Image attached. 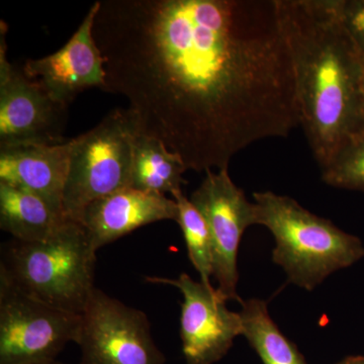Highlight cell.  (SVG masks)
<instances>
[{
	"instance_id": "9c48e42d",
	"label": "cell",
	"mask_w": 364,
	"mask_h": 364,
	"mask_svg": "<svg viewBox=\"0 0 364 364\" xmlns=\"http://www.w3.org/2000/svg\"><path fill=\"white\" fill-rule=\"evenodd\" d=\"M191 200L202 213L210 229L213 277L217 280V289L227 301L242 303L237 294V258L244 232L257 225L255 203L249 202L244 191L234 183L228 168L217 172L208 170Z\"/></svg>"
},
{
	"instance_id": "44dd1931",
	"label": "cell",
	"mask_w": 364,
	"mask_h": 364,
	"mask_svg": "<svg viewBox=\"0 0 364 364\" xmlns=\"http://www.w3.org/2000/svg\"><path fill=\"white\" fill-rule=\"evenodd\" d=\"M361 100H363V112L364 121V54L361 53ZM364 133V132H363Z\"/></svg>"
},
{
	"instance_id": "5b68a950",
	"label": "cell",
	"mask_w": 364,
	"mask_h": 364,
	"mask_svg": "<svg viewBox=\"0 0 364 364\" xmlns=\"http://www.w3.org/2000/svg\"><path fill=\"white\" fill-rule=\"evenodd\" d=\"M141 130L130 107L107 114L95 128L71 139L70 164L64 191V214L77 222L90 203L130 188L136 136Z\"/></svg>"
},
{
	"instance_id": "e0dca14e",
	"label": "cell",
	"mask_w": 364,
	"mask_h": 364,
	"mask_svg": "<svg viewBox=\"0 0 364 364\" xmlns=\"http://www.w3.org/2000/svg\"><path fill=\"white\" fill-rule=\"evenodd\" d=\"M177 203L178 215L176 222L183 234L188 258L200 277V282L210 284L213 277V244L210 229L202 213L181 191L172 195Z\"/></svg>"
},
{
	"instance_id": "3957f363",
	"label": "cell",
	"mask_w": 364,
	"mask_h": 364,
	"mask_svg": "<svg viewBox=\"0 0 364 364\" xmlns=\"http://www.w3.org/2000/svg\"><path fill=\"white\" fill-rule=\"evenodd\" d=\"M257 225L275 239L272 261L294 286L314 291L333 272L364 257L358 237L306 210L294 198L272 191L253 193Z\"/></svg>"
},
{
	"instance_id": "ffe728a7",
	"label": "cell",
	"mask_w": 364,
	"mask_h": 364,
	"mask_svg": "<svg viewBox=\"0 0 364 364\" xmlns=\"http://www.w3.org/2000/svg\"><path fill=\"white\" fill-rule=\"evenodd\" d=\"M336 364H364V355L349 356Z\"/></svg>"
},
{
	"instance_id": "5bb4252c",
	"label": "cell",
	"mask_w": 364,
	"mask_h": 364,
	"mask_svg": "<svg viewBox=\"0 0 364 364\" xmlns=\"http://www.w3.org/2000/svg\"><path fill=\"white\" fill-rule=\"evenodd\" d=\"M68 221L39 196L0 182V228L14 240L39 242Z\"/></svg>"
},
{
	"instance_id": "52a82bcc",
	"label": "cell",
	"mask_w": 364,
	"mask_h": 364,
	"mask_svg": "<svg viewBox=\"0 0 364 364\" xmlns=\"http://www.w3.org/2000/svg\"><path fill=\"white\" fill-rule=\"evenodd\" d=\"M79 364H165L147 316L95 287L82 314Z\"/></svg>"
},
{
	"instance_id": "4fadbf2b",
	"label": "cell",
	"mask_w": 364,
	"mask_h": 364,
	"mask_svg": "<svg viewBox=\"0 0 364 364\" xmlns=\"http://www.w3.org/2000/svg\"><path fill=\"white\" fill-rule=\"evenodd\" d=\"M71 146L70 139L58 145L0 147V182L35 193L64 214Z\"/></svg>"
},
{
	"instance_id": "2e32d148",
	"label": "cell",
	"mask_w": 364,
	"mask_h": 364,
	"mask_svg": "<svg viewBox=\"0 0 364 364\" xmlns=\"http://www.w3.org/2000/svg\"><path fill=\"white\" fill-rule=\"evenodd\" d=\"M242 336L257 352L264 364H306L298 347L287 339L268 313L267 301H242Z\"/></svg>"
},
{
	"instance_id": "ba28073f",
	"label": "cell",
	"mask_w": 364,
	"mask_h": 364,
	"mask_svg": "<svg viewBox=\"0 0 364 364\" xmlns=\"http://www.w3.org/2000/svg\"><path fill=\"white\" fill-rule=\"evenodd\" d=\"M6 31L0 21V147L65 143L67 105L9 63Z\"/></svg>"
},
{
	"instance_id": "8992f818",
	"label": "cell",
	"mask_w": 364,
	"mask_h": 364,
	"mask_svg": "<svg viewBox=\"0 0 364 364\" xmlns=\"http://www.w3.org/2000/svg\"><path fill=\"white\" fill-rule=\"evenodd\" d=\"M82 315L33 298L0 279V364L57 360L64 347L77 344Z\"/></svg>"
},
{
	"instance_id": "8fae6325",
	"label": "cell",
	"mask_w": 364,
	"mask_h": 364,
	"mask_svg": "<svg viewBox=\"0 0 364 364\" xmlns=\"http://www.w3.org/2000/svg\"><path fill=\"white\" fill-rule=\"evenodd\" d=\"M100 1L91 6L77 31L59 51L44 58L28 60L21 69L67 107L82 91L105 87V60L92 33Z\"/></svg>"
},
{
	"instance_id": "277c9868",
	"label": "cell",
	"mask_w": 364,
	"mask_h": 364,
	"mask_svg": "<svg viewBox=\"0 0 364 364\" xmlns=\"http://www.w3.org/2000/svg\"><path fill=\"white\" fill-rule=\"evenodd\" d=\"M95 255L85 228L67 221L45 240L4 244L0 279L48 305L82 315L95 289Z\"/></svg>"
},
{
	"instance_id": "d6986e66",
	"label": "cell",
	"mask_w": 364,
	"mask_h": 364,
	"mask_svg": "<svg viewBox=\"0 0 364 364\" xmlns=\"http://www.w3.org/2000/svg\"><path fill=\"white\" fill-rule=\"evenodd\" d=\"M340 18L358 49L364 54V0H336Z\"/></svg>"
},
{
	"instance_id": "7a4b0ae2",
	"label": "cell",
	"mask_w": 364,
	"mask_h": 364,
	"mask_svg": "<svg viewBox=\"0 0 364 364\" xmlns=\"http://www.w3.org/2000/svg\"><path fill=\"white\" fill-rule=\"evenodd\" d=\"M296 80L299 127L321 170L364 132L361 52L336 0H275Z\"/></svg>"
},
{
	"instance_id": "30bf717a",
	"label": "cell",
	"mask_w": 364,
	"mask_h": 364,
	"mask_svg": "<svg viewBox=\"0 0 364 364\" xmlns=\"http://www.w3.org/2000/svg\"><path fill=\"white\" fill-rule=\"evenodd\" d=\"M146 282L176 287L182 294L181 338L188 364L221 360L242 335L240 313L227 308V299L213 286L196 282L186 273L178 279L148 277Z\"/></svg>"
},
{
	"instance_id": "9a60e30c",
	"label": "cell",
	"mask_w": 364,
	"mask_h": 364,
	"mask_svg": "<svg viewBox=\"0 0 364 364\" xmlns=\"http://www.w3.org/2000/svg\"><path fill=\"white\" fill-rule=\"evenodd\" d=\"M188 167L179 155L162 141L141 131L134 148L130 188L149 193L174 195L186 184Z\"/></svg>"
},
{
	"instance_id": "7402d4cb",
	"label": "cell",
	"mask_w": 364,
	"mask_h": 364,
	"mask_svg": "<svg viewBox=\"0 0 364 364\" xmlns=\"http://www.w3.org/2000/svg\"><path fill=\"white\" fill-rule=\"evenodd\" d=\"M41 364H65V363H60V361L54 360V361H51V363H41Z\"/></svg>"
},
{
	"instance_id": "6da1fadb",
	"label": "cell",
	"mask_w": 364,
	"mask_h": 364,
	"mask_svg": "<svg viewBox=\"0 0 364 364\" xmlns=\"http://www.w3.org/2000/svg\"><path fill=\"white\" fill-rule=\"evenodd\" d=\"M92 33L102 90L127 97L188 169H226L299 127L275 0H102Z\"/></svg>"
},
{
	"instance_id": "ac0fdd59",
	"label": "cell",
	"mask_w": 364,
	"mask_h": 364,
	"mask_svg": "<svg viewBox=\"0 0 364 364\" xmlns=\"http://www.w3.org/2000/svg\"><path fill=\"white\" fill-rule=\"evenodd\" d=\"M322 181L333 188L364 191V133L352 136L328 166Z\"/></svg>"
},
{
	"instance_id": "7c38bea8",
	"label": "cell",
	"mask_w": 364,
	"mask_h": 364,
	"mask_svg": "<svg viewBox=\"0 0 364 364\" xmlns=\"http://www.w3.org/2000/svg\"><path fill=\"white\" fill-rule=\"evenodd\" d=\"M178 215L177 203L161 193L126 188L90 203L79 224L85 228L95 250L155 222Z\"/></svg>"
}]
</instances>
